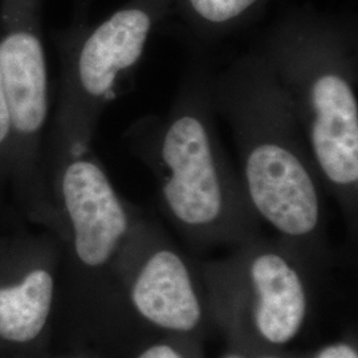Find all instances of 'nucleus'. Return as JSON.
Here are the masks:
<instances>
[{
	"instance_id": "f257e3e1",
	"label": "nucleus",
	"mask_w": 358,
	"mask_h": 358,
	"mask_svg": "<svg viewBox=\"0 0 358 358\" xmlns=\"http://www.w3.org/2000/svg\"><path fill=\"white\" fill-rule=\"evenodd\" d=\"M217 115L231 129L248 201L291 239L313 236L321 222V178L306 136L260 52L213 75Z\"/></svg>"
},
{
	"instance_id": "f03ea898",
	"label": "nucleus",
	"mask_w": 358,
	"mask_h": 358,
	"mask_svg": "<svg viewBox=\"0 0 358 358\" xmlns=\"http://www.w3.org/2000/svg\"><path fill=\"white\" fill-rule=\"evenodd\" d=\"M211 80L206 65H192L166 113L145 115L125 133L130 153L157 179L170 215L194 232L217 230L234 206L248 201L217 134Z\"/></svg>"
},
{
	"instance_id": "7ed1b4c3",
	"label": "nucleus",
	"mask_w": 358,
	"mask_h": 358,
	"mask_svg": "<svg viewBox=\"0 0 358 358\" xmlns=\"http://www.w3.org/2000/svg\"><path fill=\"white\" fill-rule=\"evenodd\" d=\"M303 129L321 182L343 199L358 189V57L324 29L278 35L260 52Z\"/></svg>"
},
{
	"instance_id": "20e7f679",
	"label": "nucleus",
	"mask_w": 358,
	"mask_h": 358,
	"mask_svg": "<svg viewBox=\"0 0 358 358\" xmlns=\"http://www.w3.org/2000/svg\"><path fill=\"white\" fill-rule=\"evenodd\" d=\"M145 3L125 7L63 50L56 108L45 138L52 157L92 149L103 112L141 64L154 27Z\"/></svg>"
},
{
	"instance_id": "39448f33",
	"label": "nucleus",
	"mask_w": 358,
	"mask_h": 358,
	"mask_svg": "<svg viewBox=\"0 0 358 358\" xmlns=\"http://www.w3.org/2000/svg\"><path fill=\"white\" fill-rule=\"evenodd\" d=\"M47 183L59 194L73 251L87 267L106 264L131 230V219L93 149L45 161Z\"/></svg>"
},
{
	"instance_id": "423d86ee",
	"label": "nucleus",
	"mask_w": 358,
	"mask_h": 358,
	"mask_svg": "<svg viewBox=\"0 0 358 358\" xmlns=\"http://www.w3.org/2000/svg\"><path fill=\"white\" fill-rule=\"evenodd\" d=\"M131 299L146 320L169 331L190 332L202 317L187 266L179 254L167 247L149 251Z\"/></svg>"
},
{
	"instance_id": "0eeeda50",
	"label": "nucleus",
	"mask_w": 358,
	"mask_h": 358,
	"mask_svg": "<svg viewBox=\"0 0 358 358\" xmlns=\"http://www.w3.org/2000/svg\"><path fill=\"white\" fill-rule=\"evenodd\" d=\"M251 279L259 294L256 327L272 344H287L306 316V292L291 262L276 251H262L251 263Z\"/></svg>"
},
{
	"instance_id": "6e6552de",
	"label": "nucleus",
	"mask_w": 358,
	"mask_h": 358,
	"mask_svg": "<svg viewBox=\"0 0 358 358\" xmlns=\"http://www.w3.org/2000/svg\"><path fill=\"white\" fill-rule=\"evenodd\" d=\"M259 0H186L192 15L205 26L227 27L255 7Z\"/></svg>"
},
{
	"instance_id": "1a4fd4ad",
	"label": "nucleus",
	"mask_w": 358,
	"mask_h": 358,
	"mask_svg": "<svg viewBox=\"0 0 358 358\" xmlns=\"http://www.w3.org/2000/svg\"><path fill=\"white\" fill-rule=\"evenodd\" d=\"M13 118L0 77V186L6 180H13Z\"/></svg>"
},
{
	"instance_id": "9d476101",
	"label": "nucleus",
	"mask_w": 358,
	"mask_h": 358,
	"mask_svg": "<svg viewBox=\"0 0 358 358\" xmlns=\"http://www.w3.org/2000/svg\"><path fill=\"white\" fill-rule=\"evenodd\" d=\"M317 358H358L357 352L346 344H336L322 349Z\"/></svg>"
},
{
	"instance_id": "9b49d317",
	"label": "nucleus",
	"mask_w": 358,
	"mask_h": 358,
	"mask_svg": "<svg viewBox=\"0 0 358 358\" xmlns=\"http://www.w3.org/2000/svg\"><path fill=\"white\" fill-rule=\"evenodd\" d=\"M138 358H183L178 352L169 345H154L146 349Z\"/></svg>"
},
{
	"instance_id": "f8f14e48",
	"label": "nucleus",
	"mask_w": 358,
	"mask_h": 358,
	"mask_svg": "<svg viewBox=\"0 0 358 358\" xmlns=\"http://www.w3.org/2000/svg\"><path fill=\"white\" fill-rule=\"evenodd\" d=\"M226 358H242V357H239V356H229V357H226Z\"/></svg>"
}]
</instances>
